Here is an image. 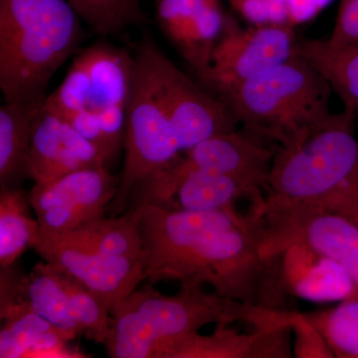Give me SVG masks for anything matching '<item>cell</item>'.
I'll return each mask as SVG.
<instances>
[{
	"label": "cell",
	"mask_w": 358,
	"mask_h": 358,
	"mask_svg": "<svg viewBox=\"0 0 358 358\" xmlns=\"http://www.w3.org/2000/svg\"><path fill=\"white\" fill-rule=\"evenodd\" d=\"M140 229L145 279L150 282L208 285L216 294L245 305L291 310L277 260L264 255L246 214L236 209L173 210L145 203Z\"/></svg>",
	"instance_id": "obj_1"
},
{
	"label": "cell",
	"mask_w": 358,
	"mask_h": 358,
	"mask_svg": "<svg viewBox=\"0 0 358 358\" xmlns=\"http://www.w3.org/2000/svg\"><path fill=\"white\" fill-rule=\"evenodd\" d=\"M357 114L345 109L299 145L277 148L265 195L258 204L308 208L358 225Z\"/></svg>",
	"instance_id": "obj_2"
},
{
	"label": "cell",
	"mask_w": 358,
	"mask_h": 358,
	"mask_svg": "<svg viewBox=\"0 0 358 358\" xmlns=\"http://www.w3.org/2000/svg\"><path fill=\"white\" fill-rule=\"evenodd\" d=\"M68 0H0V89L4 102L42 107L52 78L83 39Z\"/></svg>",
	"instance_id": "obj_3"
},
{
	"label": "cell",
	"mask_w": 358,
	"mask_h": 358,
	"mask_svg": "<svg viewBox=\"0 0 358 358\" xmlns=\"http://www.w3.org/2000/svg\"><path fill=\"white\" fill-rule=\"evenodd\" d=\"M333 94L319 71L294 54L221 100L245 131L277 148H289L329 121Z\"/></svg>",
	"instance_id": "obj_4"
},
{
	"label": "cell",
	"mask_w": 358,
	"mask_h": 358,
	"mask_svg": "<svg viewBox=\"0 0 358 358\" xmlns=\"http://www.w3.org/2000/svg\"><path fill=\"white\" fill-rule=\"evenodd\" d=\"M128 315L136 333L157 358L160 348L186 338L210 324L244 322L253 327L270 326L282 310L252 307L199 287H180L176 296L162 294L150 285L136 289L119 307Z\"/></svg>",
	"instance_id": "obj_5"
},
{
	"label": "cell",
	"mask_w": 358,
	"mask_h": 358,
	"mask_svg": "<svg viewBox=\"0 0 358 358\" xmlns=\"http://www.w3.org/2000/svg\"><path fill=\"white\" fill-rule=\"evenodd\" d=\"M124 145V167L117 194L109 206L113 217L126 211L138 183L169 166L182 152L148 66L136 52L127 102Z\"/></svg>",
	"instance_id": "obj_6"
},
{
	"label": "cell",
	"mask_w": 358,
	"mask_h": 358,
	"mask_svg": "<svg viewBox=\"0 0 358 358\" xmlns=\"http://www.w3.org/2000/svg\"><path fill=\"white\" fill-rule=\"evenodd\" d=\"M136 52L148 66L181 152L237 129L239 122L229 106L179 70L150 34L143 35Z\"/></svg>",
	"instance_id": "obj_7"
},
{
	"label": "cell",
	"mask_w": 358,
	"mask_h": 358,
	"mask_svg": "<svg viewBox=\"0 0 358 358\" xmlns=\"http://www.w3.org/2000/svg\"><path fill=\"white\" fill-rule=\"evenodd\" d=\"M296 42L289 23L242 28L226 18L210 63L199 77L208 91L222 99L251 78L293 57Z\"/></svg>",
	"instance_id": "obj_8"
},
{
	"label": "cell",
	"mask_w": 358,
	"mask_h": 358,
	"mask_svg": "<svg viewBox=\"0 0 358 358\" xmlns=\"http://www.w3.org/2000/svg\"><path fill=\"white\" fill-rule=\"evenodd\" d=\"M120 176L105 166L78 169L28 193L45 235H63L103 217L119 187Z\"/></svg>",
	"instance_id": "obj_9"
},
{
	"label": "cell",
	"mask_w": 358,
	"mask_h": 358,
	"mask_svg": "<svg viewBox=\"0 0 358 358\" xmlns=\"http://www.w3.org/2000/svg\"><path fill=\"white\" fill-rule=\"evenodd\" d=\"M35 251L91 289L110 313L145 281L143 259L122 258L100 253L59 236L42 234Z\"/></svg>",
	"instance_id": "obj_10"
},
{
	"label": "cell",
	"mask_w": 358,
	"mask_h": 358,
	"mask_svg": "<svg viewBox=\"0 0 358 358\" xmlns=\"http://www.w3.org/2000/svg\"><path fill=\"white\" fill-rule=\"evenodd\" d=\"M294 242L313 247L339 264L358 286V225L326 212L308 208L271 212L264 222L263 244L277 254Z\"/></svg>",
	"instance_id": "obj_11"
},
{
	"label": "cell",
	"mask_w": 358,
	"mask_h": 358,
	"mask_svg": "<svg viewBox=\"0 0 358 358\" xmlns=\"http://www.w3.org/2000/svg\"><path fill=\"white\" fill-rule=\"evenodd\" d=\"M218 324L213 334L199 333L169 343L157 358H288L294 357L292 320L239 333Z\"/></svg>",
	"instance_id": "obj_12"
},
{
	"label": "cell",
	"mask_w": 358,
	"mask_h": 358,
	"mask_svg": "<svg viewBox=\"0 0 358 358\" xmlns=\"http://www.w3.org/2000/svg\"><path fill=\"white\" fill-rule=\"evenodd\" d=\"M185 152V166L234 176L265 193L277 148L242 129L211 136Z\"/></svg>",
	"instance_id": "obj_13"
},
{
	"label": "cell",
	"mask_w": 358,
	"mask_h": 358,
	"mask_svg": "<svg viewBox=\"0 0 358 358\" xmlns=\"http://www.w3.org/2000/svg\"><path fill=\"white\" fill-rule=\"evenodd\" d=\"M285 291L313 303H341L358 296V286L333 258L303 243L287 245L275 256Z\"/></svg>",
	"instance_id": "obj_14"
},
{
	"label": "cell",
	"mask_w": 358,
	"mask_h": 358,
	"mask_svg": "<svg viewBox=\"0 0 358 358\" xmlns=\"http://www.w3.org/2000/svg\"><path fill=\"white\" fill-rule=\"evenodd\" d=\"M157 18L167 39L201 75L225 24L219 0H157Z\"/></svg>",
	"instance_id": "obj_15"
},
{
	"label": "cell",
	"mask_w": 358,
	"mask_h": 358,
	"mask_svg": "<svg viewBox=\"0 0 358 358\" xmlns=\"http://www.w3.org/2000/svg\"><path fill=\"white\" fill-rule=\"evenodd\" d=\"M264 195L262 190L234 176L189 169L180 155L167 169L166 192L155 205L173 210H230L240 199L252 204Z\"/></svg>",
	"instance_id": "obj_16"
},
{
	"label": "cell",
	"mask_w": 358,
	"mask_h": 358,
	"mask_svg": "<svg viewBox=\"0 0 358 358\" xmlns=\"http://www.w3.org/2000/svg\"><path fill=\"white\" fill-rule=\"evenodd\" d=\"M69 122L44 103L34 115L28 174L34 185H43L65 174L86 169L67 143Z\"/></svg>",
	"instance_id": "obj_17"
},
{
	"label": "cell",
	"mask_w": 358,
	"mask_h": 358,
	"mask_svg": "<svg viewBox=\"0 0 358 358\" xmlns=\"http://www.w3.org/2000/svg\"><path fill=\"white\" fill-rule=\"evenodd\" d=\"M92 84L89 110L99 113L112 107L127 108L134 70V55L107 41H98L80 53Z\"/></svg>",
	"instance_id": "obj_18"
},
{
	"label": "cell",
	"mask_w": 358,
	"mask_h": 358,
	"mask_svg": "<svg viewBox=\"0 0 358 358\" xmlns=\"http://www.w3.org/2000/svg\"><path fill=\"white\" fill-rule=\"evenodd\" d=\"M294 54L319 71L345 109L358 114V41L334 44L329 39H298Z\"/></svg>",
	"instance_id": "obj_19"
},
{
	"label": "cell",
	"mask_w": 358,
	"mask_h": 358,
	"mask_svg": "<svg viewBox=\"0 0 358 358\" xmlns=\"http://www.w3.org/2000/svg\"><path fill=\"white\" fill-rule=\"evenodd\" d=\"M145 207L143 202H136L121 215L96 219L66 234L52 236L65 238L108 256L143 259L140 224Z\"/></svg>",
	"instance_id": "obj_20"
},
{
	"label": "cell",
	"mask_w": 358,
	"mask_h": 358,
	"mask_svg": "<svg viewBox=\"0 0 358 358\" xmlns=\"http://www.w3.org/2000/svg\"><path fill=\"white\" fill-rule=\"evenodd\" d=\"M40 108L6 102L0 107V187H20L29 178L33 119Z\"/></svg>",
	"instance_id": "obj_21"
},
{
	"label": "cell",
	"mask_w": 358,
	"mask_h": 358,
	"mask_svg": "<svg viewBox=\"0 0 358 358\" xmlns=\"http://www.w3.org/2000/svg\"><path fill=\"white\" fill-rule=\"evenodd\" d=\"M16 299L59 329L76 336L84 334L71 312L64 289L51 264L37 263L29 274L20 275Z\"/></svg>",
	"instance_id": "obj_22"
},
{
	"label": "cell",
	"mask_w": 358,
	"mask_h": 358,
	"mask_svg": "<svg viewBox=\"0 0 358 358\" xmlns=\"http://www.w3.org/2000/svg\"><path fill=\"white\" fill-rule=\"evenodd\" d=\"M30 201L20 187H1L0 192V266L8 268L40 238L38 220L30 217Z\"/></svg>",
	"instance_id": "obj_23"
},
{
	"label": "cell",
	"mask_w": 358,
	"mask_h": 358,
	"mask_svg": "<svg viewBox=\"0 0 358 358\" xmlns=\"http://www.w3.org/2000/svg\"><path fill=\"white\" fill-rule=\"evenodd\" d=\"M0 357L25 358L33 339L57 327L16 299V293L0 296Z\"/></svg>",
	"instance_id": "obj_24"
},
{
	"label": "cell",
	"mask_w": 358,
	"mask_h": 358,
	"mask_svg": "<svg viewBox=\"0 0 358 358\" xmlns=\"http://www.w3.org/2000/svg\"><path fill=\"white\" fill-rule=\"evenodd\" d=\"M81 20L103 38L119 37L145 21L141 2L134 0H68Z\"/></svg>",
	"instance_id": "obj_25"
},
{
	"label": "cell",
	"mask_w": 358,
	"mask_h": 358,
	"mask_svg": "<svg viewBox=\"0 0 358 358\" xmlns=\"http://www.w3.org/2000/svg\"><path fill=\"white\" fill-rule=\"evenodd\" d=\"M306 315L322 334L334 357L358 358V296Z\"/></svg>",
	"instance_id": "obj_26"
},
{
	"label": "cell",
	"mask_w": 358,
	"mask_h": 358,
	"mask_svg": "<svg viewBox=\"0 0 358 358\" xmlns=\"http://www.w3.org/2000/svg\"><path fill=\"white\" fill-rule=\"evenodd\" d=\"M52 266L64 289L71 312L81 326L83 333L91 341L103 345L112 322L110 308L101 300L100 296L78 282L72 275L56 266Z\"/></svg>",
	"instance_id": "obj_27"
},
{
	"label": "cell",
	"mask_w": 358,
	"mask_h": 358,
	"mask_svg": "<svg viewBox=\"0 0 358 358\" xmlns=\"http://www.w3.org/2000/svg\"><path fill=\"white\" fill-rule=\"evenodd\" d=\"M91 98V78L86 63L79 53L62 83L47 96L44 106L68 119L71 115L88 109Z\"/></svg>",
	"instance_id": "obj_28"
},
{
	"label": "cell",
	"mask_w": 358,
	"mask_h": 358,
	"mask_svg": "<svg viewBox=\"0 0 358 358\" xmlns=\"http://www.w3.org/2000/svg\"><path fill=\"white\" fill-rule=\"evenodd\" d=\"M294 357H334L322 334L306 313L294 312L292 320Z\"/></svg>",
	"instance_id": "obj_29"
},
{
	"label": "cell",
	"mask_w": 358,
	"mask_h": 358,
	"mask_svg": "<svg viewBox=\"0 0 358 358\" xmlns=\"http://www.w3.org/2000/svg\"><path fill=\"white\" fill-rule=\"evenodd\" d=\"M238 13L252 24L288 23L287 0H230Z\"/></svg>",
	"instance_id": "obj_30"
},
{
	"label": "cell",
	"mask_w": 358,
	"mask_h": 358,
	"mask_svg": "<svg viewBox=\"0 0 358 358\" xmlns=\"http://www.w3.org/2000/svg\"><path fill=\"white\" fill-rule=\"evenodd\" d=\"M327 39L334 44L358 41V0H341L333 32Z\"/></svg>",
	"instance_id": "obj_31"
},
{
	"label": "cell",
	"mask_w": 358,
	"mask_h": 358,
	"mask_svg": "<svg viewBox=\"0 0 358 358\" xmlns=\"http://www.w3.org/2000/svg\"><path fill=\"white\" fill-rule=\"evenodd\" d=\"M66 120L72 124L73 128L76 129L78 133L84 136L90 143L95 145L107 157V159H109L114 155L112 148H110L109 143L103 136L96 113L86 109L71 115L70 117Z\"/></svg>",
	"instance_id": "obj_32"
},
{
	"label": "cell",
	"mask_w": 358,
	"mask_h": 358,
	"mask_svg": "<svg viewBox=\"0 0 358 358\" xmlns=\"http://www.w3.org/2000/svg\"><path fill=\"white\" fill-rule=\"evenodd\" d=\"M331 0H287L288 23L291 25L312 20Z\"/></svg>",
	"instance_id": "obj_33"
},
{
	"label": "cell",
	"mask_w": 358,
	"mask_h": 358,
	"mask_svg": "<svg viewBox=\"0 0 358 358\" xmlns=\"http://www.w3.org/2000/svg\"><path fill=\"white\" fill-rule=\"evenodd\" d=\"M136 1L141 2V0H136Z\"/></svg>",
	"instance_id": "obj_34"
},
{
	"label": "cell",
	"mask_w": 358,
	"mask_h": 358,
	"mask_svg": "<svg viewBox=\"0 0 358 358\" xmlns=\"http://www.w3.org/2000/svg\"><path fill=\"white\" fill-rule=\"evenodd\" d=\"M357 121L358 122V114L357 115Z\"/></svg>",
	"instance_id": "obj_35"
}]
</instances>
